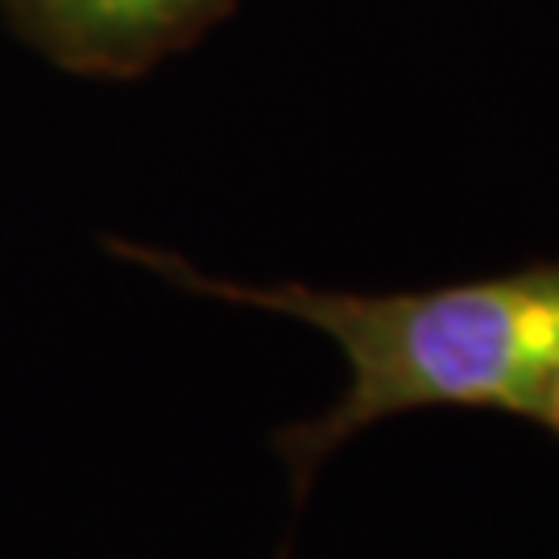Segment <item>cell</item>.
<instances>
[{"mask_svg": "<svg viewBox=\"0 0 559 559\" xmlns=\"http://www.w3.org/2000/svg\"><path fill=\"white\" fill-rule=\"evenodd\" d=\"M108 249L158 270L182 290L249 302L320 328L348 360V390L320 419L274 436L295 498H307L320 464L340 443L390 415L460 406L531 419L543 378L559 357V261H531L510 274L464 278L431 290L353 295L302 282L245 286L191 270L175 253L108 240Z\"/></svg>", "mask_w": 559, "mask_h": 559, "instance_id": "6da1fadb", "label": "cell"}, {"mask_svg": "<svg viewBox=\"0 0 559 559\" xmlns=\"http://www.w3.org/2000/svg\"><path fill=\"white\" fill-rule=\"evenodd\" d=\"M0 9L62 71L133 80L207 34L233 0H0Z\"/></svg>", "mask_w": 559, "mask_h": 559, "instance_id": "7a4b0ae2", "label": "cell"}, {"mask_svg": "<svg viewBox=\"0 0 559 559\" xmlns=\"http://www.w3.org/2000/svg\"><path fill=\"white\" fill-rule=\"evenodd\" d=\"M531 419L539 423V427H547L559 440V357L551 360V369H547V378H543L539 402H535V415H531Z\"/></svg>", "mask_w": 559, "mask_h": 559, "instance_id": "3957f363", "label": "cell"}]
</instances>
